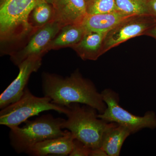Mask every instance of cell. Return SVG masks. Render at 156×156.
<instances>
[{
  "mask_svg": "<svg viewBox=\"0 0 156 156\" xmlns=\"http://www.w3.org/2000/svg\"><path fill=\"white\" fill-rule=\"evenodd\" d=\"M42 80L44 95L58 106L68 107L72 103H80L95 108L99 114L103 113L106 108L101 93L92 81L83 76L78 69L65 78L44 73Z\"/></svg>",
  "mask_w": 156,
  "mask_h": 156,
  "instance_id": "cell-1",
  "label": "cell"
},
{
  "mask_svg": "<svg viewBox=\"0 0 156 156\" xmlns=\"http://www.w3.org/2000/svg\"><path fill=\"white\" fill-rule=\"evenodd\" d=\"M53 0H0L1 53L11 54L35 29L29 22L31 12L39 3Z\"/></svg>",
  "mask_w": 156,
  "mask_h": 156,
  "instance_id": "cell-2",
  "label": "cell"
},
{
  "mask_svg": "<svg viewBox=\"0 0 156 156\" xmlns=\"http://www.w3.org/2000/svg\"><path fill=\"white\" fill-rule=\"evenodd\" d=\"M67 108V119L62 124V129H67L75 139L91 149L101 147L105 134L116 123L99 119L97 111L86 105L72 103Z\"/></svg>",
  "mask_w": 156,
  "mask_h": 156,
  "instance_id": "cell-3",
  "label": "cell"
},
{
  "mask_svg": "<svg viewBox=\"0 0 156 156\" xmlns=\"http://www.w3.org/2000/svg\"><path fill=\"white\" fill-rule=\"evenodd\" d=\"M65 120L51 115H44L33 121L27 120L23 127L10 128V144L17 153H26L39 142L66 135L68 130H62Z\"/></svg>",
  "mask_w": 156,
  "mask_h": 156,
  "instance_id": "cell-4",
  "label": "cell"
},
{
  "mask_svg": "<svg viewBox=\"0 0 156 156\" xmlns=\"http://www.w3.org/2000/svg\"><path fill=\"white\" fill-rule=\"evenodd\" d=\"M49 110L66 115L68 109L53 103L51 99L46 96H35L26 87L20 100L1 109L0 124L10 128L18 127L29 118Z\"/></svg>",
  "mask_w": 156,
  "mask_h": 156,
  "instance_id": "cell-5",
  "label": "cell"
},
{
  "mask_svg": "<svg viewBox=\"0 0 156 156\" xmlns=\"http://www.w3.org/2000/svg\"><path fill=\"white\" fill-rule=\"evenodd\" d=\"M101 94L106 108L103 113L98 115L99 119L124 126L128 128L131 134L144 128H156V115L154 112H147L143 116L135 115L120 105L119 95L113 90L105 89Z\"/></svg>",
  "mask_w": 156,
  "mask_h": 156,
  "instance_id": "cell-6",
  "label": "cell"
},
{
  "mask_svg": "<svg viewBox=\"0 0 156 156\" xmlns=\"http://www.w3.org/2000/svg\"><path fill=\"white\" fill-rule=\"evenodd\" d=\"M62 27L53 20L40 28L35 29L27 39L11 53V59L18 66L26 58L31 56H42L48 53L47 48L50 41Z\"/></svg>",
  "mask_w": 156,
  "mask_h": 156,
  "instance_id": "cell-7",
  "label": "cell"
},
{
  "mask_svg": "<svg viewBox=\"0 0 156 156\" xmlns=\"http://www.w3.org/2000/svg\"><path fill=\"white\" fill-rule=\"evenodd\" d=\"M155 23L156 20L150 15H134L124 20L108 32L104 40L102 54L130 39L144 35Z\"/></svg>",
  "mask_w": 156,
  "mask_h": 156,
  "instance_id": "cell-8",
  "label": "cell"
},
{
  "mask_svg": "<svg viewBox=\"0 0 156 156\" xmlns=\"http://www.w3.org/2000/svg\"><path fill=\"white\" fill-rule=\"evenodd\" d=\"M42 56H31L18 66L19 72L17 77L0 96L1 109L20 100L32 73L36 72L42 65Z\"/></svg>",
  "mask_w": 156,
  "mask_h": 156,
  "instance_id": "cell-9",
  "label": "cell"
},
{
  "mask_svg": "<svg viewBox=\"0 0 156 156\" xmlns=\"http://www.w3.org/2000/svg\"><path fill=\"white\" fill-rule=\"evenodd\" d=\"M54 20L61 26L82 23L87 15L86 0H53Z\"/></svg>",
  "mask_w": 156,
  "mask_h": 156,
  "instance_id": "cell-10",
  "label": "cell"
},
{
  "mask_svg": "<svg viewBox=\"0 0 156 156\" xmlns=\"http://www.w3.org/2000/svg\"><path fill=\"white\" fill-rule=\"evenodd\" d=\"M74 137L69 131L64 136L46 140L33 146L26 154L31 156H69Z\"/></svg>",
  "mask_w": 156,
  "mask_h": 156,
  "instance_id": "cell-11",
  "label": "cell"
},
{
  "mask_svg": "<svg viewBox=\"0 0 156 156\" xmlns=\"http://www.w3.org/2000/svg\"><path fill=\"white\" fill-rule=\"evenodd\" d=\"M107 32L87 30L77 44L72 48L83 60H95L101 55L104 40Z\"/></svg>",
  "mask_w": 156,
  "mask_h": 156,
  "instance_id": "cell-12",
  "label": "cell"
},
{
  "mask_svg": "<svg viewBox=\"0 0 156 156\" xmlns=\"http://www.w3.org/2000/svg\"><path fill=\"white\" fill-rule=\"evenodd\" d=\"M134 15L115 11L103 14H88L82 23L87 30L108 32L123 20Z\"/></svg>",
  "mask_w": 156,
  "mask_h": 156,
  "instance_id": "cell-13",
  "label": "cell"
},
{
  "mask_svg": "<svg viewBox=\"0 0 156 156\" xmlns=\"http://www.w3.org/2000/svg\"><path fill=\"white\" fill-rule=\"evenodd\" d=\"M87 31L82 23L68 24L62 27L50 41L47 48V52L61 48H72L81 41Z\"/></svg>",
  "mask_w": 156,
  "mask_h": 156,
  "instance_id": "cell-14",
  "label": "cell"
},
{
  "mask_svg": "<svg viewBox=\"0 0 156 156\" xmlns=\"http://www.w3.org/2000/svg\"><path fill=\"white\" fill-rule=\"evenodd\" d=\"M131 134L128 128L116 123L105 134L101 147L108 156H119L124 142Z\"/></svg>",
  "mask_w": 156,
  "mask_h": 156,
  "instance_id": "cell-15",
  "label": "cell"
},
{
  "mask_svg": "<svg viewBox=\"0 0 156 156\" xmlns=\"http://www.w3.org/2000/svg\"><path fill=\"white\" fill-rule=\"evenodd\" d=\"M54 15L53 5L43 2L37 5L31 11L29 22L33 28H40L54 20Z\"/></svg>",
  "mask_w": 156,
  "mask_h": 156,
  "instance_id": "cell-16",
  "label": "cell"
},
{
  "mask_svg": "<svg viewBox=\"0 0 156 156\" xmlns=\"http://www.w3.org/2000/svg\"><path fill=\"white\" fill-rule=\"evenodd\" d=\"M116 11L128 15H149L148 0H115Z\"/></svg>",
  "mask_w": 156,
  "mask_h": 156,
  "instance_id": "cell-17",
  "label": "cell"
},
{
  "mask_svg": "<svg viewBox=\"0 0 156 156\" xmlns=\"http://www.w3.org/2000/svg\"><path fill=\"white\" fill-rule=\"evenodd\" d=\"M116 11L115 0H88L87 12L88 14L109 13Z\"/></svg>",
  "mask_w": 156,
  "mask_h": 156,
  "instance_id": "cell-18",
  "label": "cell"
},
{
  "mask_svg": "<svg viewBox=\"0 0 156 156\" xmlns=\"http://www.w3.org/2000/svg\"><path fill=\"white\" fill-rule=\"evenodd\" d=\"M91 149L85 145L83 142L76 139H74L72 150L70 156H89Z\"/></svg>",
  "mask_w": 156,
  "mask_h": 156,
  "instance_id": "cell-19",
  "label": "cell"
},
{
  "mask_svg": "<svg viewBox=\"0 0 156 156\" xmlns=\"http://www.w3.org/2000/svg\"><path fill=\"white\" fill-rule=\"evenodd\" d=\"M148 9L150 16L156 21V0H148Z\"/></svg>",
  "mask_w": 156,
  "mask_h": 156,
  "instance_id": "cell-20",
  "label": "cell"
},
{
  "mask_svg": "<svg viewBox=\"0 0 156 156\" xmlns=\"http://www.w3.org/2000/svg\"><path fill=\"white\" fill-rule=\"evenodd\" d=\"M89 156H108L101 147L92 149L90 151Z\"/></svg>",
  "mask_w": 156,
  "mask_h": 156,
  "instance_id": "cell-21",
  "label": "cell"
},
{
  "mask_svg": "<svg viewBox=\"0 0 156 156\" xmlns=\"http://www.w3.org/2000/svg\"><path fill=\"white\" fill-rule=\"evenodd\" d=\"M144 35L151 37L156 41V23L145 33Z\"/></svg>",
  "mask_w": 156,
  "mask_h": 156,
  "instance_id": "cell-22",
  "label": "cell"
},
{
  "mask_svg": "<svg viewBox=\"0 0 156 156\" xmlns=\"http://www.w3.org/2000/svg\"><path fill=\"white\" fill-rule=\"evenodd\" d=\"M86 1H87H87H88V0H86Z\"/></svg>",
  "mask_w": 156,
  "mask_h": 156,
  "instance_id": "cell-23",
  "label": "cell"
}]
</instances>
